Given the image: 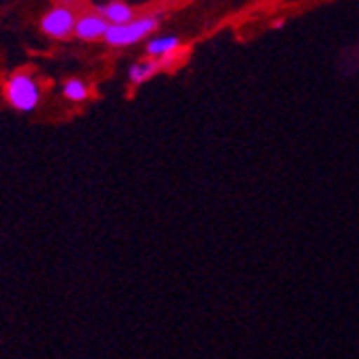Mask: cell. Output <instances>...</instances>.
<instances>
[{
    "mask_svg": "<svg viewBox=\"0 0 359 359\" xmlns=\"http://www.w3.org/2000/svg\"><path fill=\"white\" fill-rule=\"evenodd\" d=\"M159 60H155V58H149V60H142V62H136V65H132L129 67V82L132 84H142V82H147L151 76H155L157 72H159Z\"/></svg>",
    "mask_w": 359,
    "mask_h": 359,
    "instance_id": "7",
    "label": "cell"
},
{
    "mask_svg": "<svg viewBox=\"0 0 359 359\" xmlns=\"http://www.w3.org/2000/svg\"><path fill=\"white\" fill-rule=\"evenodd\" d=\"M76 20H78V9L76 7L54 5L41 18V30L52 39H67V37L74 35Z\"/></svg>",
    "mask_w": 359,
    "mask_h": 359,
    "instance_id": "3",
    "label": "cell"
},
{
    "mask_svg": "<svg viewBox=\"0 0 359 359\" xmlns=\"http://www.w3.org/2000/svg\"><path fill=\"white\" fill-rule=\"evenodd\" d=\"M54 5H62V7H76L80 0H52Z\"/></svg>",
    "mask_w": 359,
    "mask_h": 359,
    "instance_id": "9",
    "label": "cell"
},
{
    "mask_svg": "<svg viewBox=\"0 0 359 359\" xmlns=\"http://www.w3.org/2000/svg\"><path fill=\"white\" fill-rule=\"evenodd\" d=\"M97 13H100L110 26L127 24V22H132L134 18H138V11L132 5L123 3V0H112V3L97 9Z\"/></svg>",
    "mask_w": 359,
    "mask_h": 359,
    "instance_id": "5",
    "label": "cell"
},
{
    "mask_svg": "<svg viewBox=\"0 0 359 359\" xmlns=\"http://www.w3.org/2000/svg\"><path fill=\"white\" fill-rule=\"evenodd\" d=\"M110 24L97 13V11H82L78 13L76 28H74V37L82 41H100L108 32Z\"/></svg>",
    "mask_w": 359,
    "mask_h": 359,
    "instance_id": "4",
    "label": "cell"
},
{
    "mask_svg": "<svg viewBox=\"0 0 359 359\" xmlns=\"http://www.w3.org/2000/svg\"><path fill=\"white\" fill-rule=\"evenodd\" d=\"M5 97L7 102L20 112H32L39 106L41 90L37 80L28 72H18L5 82Z\"/></svg>",
    "mask_w": 359,
    "mask_h": 359,
    "instance_id": "2",
    "label": "cell"
},
{
    "mask_svg": "<svg viewBox=\"0 0 359 359\" xmlns=\"http://www.w3.org/2000/svg\"><path fill=\"white\" fill-rule=\"evenodd\" d=\"M179 48H181V39L179 37H172V35H168V37H153L147 43V54H149V58H155V60H166Z\"/></svg>",
    "mask_w": 359,
    "mask_h": 359,
    "instance_id": "6",
    "label": "cell"
},
{
    "mask_svg": "<svg viewBox=\"0 0 359 359\" xmlns=\"http://www.w3.org/2000/svg\"><path fill=\"white\" fill-rule=\"evenodd\" d=\"M62 95L67 97L69 102H84L88 97V84L82 80H67L62 86Z\"/></svg>",
    "mask_w": 359,
    "mask_h": 359,
    "instance_id": "8",
    "label": "cell"
},
{
    "mask_svg": "<svg viewBox=\"0 0 359 359\" xmlns=\"http://www.w3.org/2000/svg\"><path fill=\"white\" fill-rule=\"evenodd\" d=\"M161 24V13H147V15H138L132 22L127 24H118V26H110L108 32L104 35V41L112 48H125L138 43L147 37H151L153 32L159 28Z\"/></svg>",
    "mask_w": 359,
    "mask_h": 359,
    "instance_id": "1",
    "label": "cell"
}]
</instances>
